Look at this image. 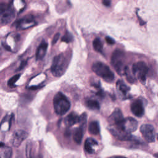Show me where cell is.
Masks as SVG:
<instances>
[{
	"label": "cell",
	"mask_w": 158,
	"mask_h": 158,
	"mask_svg": "<svg viewBox=\"0 0 158 158\" xmlns=\"http://www.w3.org/2000/svg\"><path fill=\"white\" fill-rule=\"evenodd\" d=\"M116 88L118 93L123 99H125L127 98V95L130 90V88L122 80H119L117 81Z\"/></svg>",
	"instance_id": "cell-13"
},
{
	"label": "cell",
	"mask_w": 158,
	"mask_h": 158,
	"mask_svg": "<svg viewBox=\"0 0 158 158\" xmlns=\"http://www.w3.org/2000/svg\"><path fill=\"white\" fill-rule=\"evenodd\" d=\"M15 12L12 7L8 4H0V22L6 25L10 23L14 19Z\"/></svg>",
	"instance_id": "cell-5"
},
{
	"label": "cell",
	"mask_w": 158,
	"mask_h": 158,
	"mask_svg": "<svg viewBox=\"0 0 158 158\" xmlns=\"http://www.w3.org/2000/svg\"><path fill=\"white\" fill-rule=\"evenodd\" d=\"M28 133L22 130H16L13 135L12 144L14 147H19L20 144L27 138Z\"/></svg>",
	"instance_id": "cell-10"
},
{
	"label": "cell",
	"mask_w": 158,
	"mask_h": 158,
	"mask_svg": "<svg viewBox=\"0 0 158 158\" xmlns=\"http://www.w3.org/2000/svg\"><path fill=\"white\" fill-rule=\"evenodd\" d=\"M106 41L109 44H113L115 43V41L112 38H110L109 36H106Z\"/></svg>",
	"instance_id": "cell-26"
},
{
	"label": "cell",
	"mask_w": 158,
	"mask_h": 158,
	"mask_svg": "<svg viewBox=\"0 0 158 158\" xmlns=\"http://www.w3.org/2000/svg\"><path fill=\"white\" fill-rule=\"evenodd\" d=\"M88 131L92 135H96L99 134V131H100L99 123L97 121L91 122L88 126Z\"/></svg>",
	"instance_id": "cell-18"
},
{
	"label": "cell",
	"mask_w": 158,
	"mask_h": 158,
	"mask_svg": "<svg viewBox=\"0 0 158 158\" xmlns=\"http://www.w3.org/2000/svg\"><path fill=\"white\" fill-rule=\"evenodd\" d=\"M26 64H27V61H26V60H23V61H22L21 63H20V66H19V67L18 69H17V70H22V69H23L24 67L26 65Z\"/></svg>",
	"instance_id": "cell-27"
},
{
	"label": "cell",
	"mask_w": 158,
	"mask_h": 158,
	"mask_svg": "<svg viewBox=\"0 0 158 158\" xmlns=\"http://www.w3.org/2000/svg\"><path fill=\"white\" fill-rule=\"evenodd\" d=\"M72 40H73V36L69 32H66L61 39L62 41H64V42H65L67 43L72 42Z\"/></svg>",
	"instance_id": "cell-22"
},
{
	"label": "cell",
	"mask_w": 158,
	"mask_h": 158,
	"mask_svg": "<svg viewBox=\"0 0 158 158\" xmlns=\"http://www.w3.org/2000/svg\"><path fill=\"white\" fill-rule=\"evenodd\" d=\"M102 2L103 5L105 6H110V0H102Z\"/></svg>",
	"instance_id": "cell-28"
},
{
	"label": "cell",
	"mask_w": 158,
	"mask_h": 158,
	"mask_svg": "<svg viewBox=\"0 0 158 158\" xmlns=\"http://www.w3.org/2000/svg\"><path fill=\"white\" fill-rule=\"evenodd\" d=\"M92 70L97 75L101 77L107 82H111L114 80V74L109 67L101 62H97L93 64Z\"/></svg>",
	"instance_id": "cell-2"
},
{
	"label": "cell",
	"mask_w": 158,
	"mask_h": 158,
	"mask_svg": "<svg viewBox=\"0 0 158 158\" xmlns=\"http://www.w3.org/2000/svg\"><path fill=\"white\" fill-rule=\"evenodd\" d=\"M148 72L147 65L142 61L138 62L133 65L132 72L134 75H136L141 82L146 81V77Z\"/></svg>",
	"instance_id": "cell-7"
},
{
	"label": "cell",
	"mask_w": 158,
	"mask_h": 158,
	"mask_svg": "<svg viewBox=\"0 0 158 158\" xmlns=\"http://www.w3.org/2000/svg\"><path fill=\"white\" fill-rule=\"evenodd\" d=\"M109 158H126V157H122V156H112V157H110Z\"/></svg>",
	"instance_id": "cell-29"
},
{
	"label": "cell",
	"mask_w": 158,
	"mask_h": 158,
	"mask_svg": "<svg viewBox=\"0 0 158 158\" xmlns=\"http://www.w3.org/2000/svg\"><path fill=\"white\" fill-rule=\"evenodd\" d=\"M35 23L33 16L31 15H27L24 16L22 19L15 22V24L16 28L20 30L26 29L32 27Z\"/></svg>",
	"instance_id": "cell-9"
},
{
	"label": "cell",
	"mask_w": 158,
	"mask_h": 158,
	"mask_svg": "<svg viewBox=\"0 0 158 158\" xmlns=\"http://www.w3.org/2000/svg\"><path fill=\"white\" fill-rule=\"evenodd\" d=\"M124 53L120 50H115L111 56V64L119 75L124 74Z\"/></svg>",
	"instance_id": "cell-4"
},
{
	"label": "cell",
	"mask_w": 158,
	"mask_h": 158,
	"mask_svg": "<svg viewBox=\"0 0 158 158\" xmlns=\"http://www.w3.org/2000/svg\"><path fill=\"white\" fill-rule=\"evenodd\" d=\"M59 36H60V33H57L54 35V38H53V39H52V44H54L55 43H57V40H58L59 38Z\"/></svg>",
	"instance_id": "cell-25"
},
{
	"label": "cell",
	"mask_w": 158,
	"mask_h": 158,
	"mask_svg": "<svg viewBox=\"0 0 158 158\" xmlns=\"http://www.w3.org/2000/svg\"><path fill=\"white\" fill-rule=\"evenodd\" d=\"M128 133L135 131L138 128V122L132 117H127L123 120L122 122L118 126L112 125Z\"/></svg>",
	"instance_id": "cell-6"
},
{
	"label": "cell",
	"mask_w": 158,
	"mask_h": 158,
	"mask_svg": "<svg viewBox=\"0 0 158 158\" xmlns=\"http://www.w3.org/2000/svg\"><path fill=\"white\" fill-rule=\"evenodd\" d=\"M157 139H158V135H157Z\"/></svg>",
	"instance_id": "cell-33"
},
{
	"label": "cell",
	"mask_w": 158,
	"mask_h": 158,
	"mask_svg": "<svg viewBox=\"0 0 158 158\" xmlns=\"http://www.w3.org/2000/svg\"><path fill=\"white\" fill-rule=\"evenodd\" d=\"M140 131L144 138L149 143L155 141V130L151 125L143 124L140 127Z\"/></svg>",
	"instance_id": "cell-8"
},
{
	"label": "cell",
	"mask_w": 158,
	"mask_h": 158,
	"mask_svg": "<svg viewBox=\"0 0 158 158\" xmlns=\"http://www.w3.org/2000/svg\"><path fill=\"white\" fill-rule=\"evenodd\" d=\"M131 112L136 117H141L144 115V109L142 102L139 100H135L133 101L130 106Z\"/></svg>",
	"instance_id": "cell-11"
},
{
	"label": "cell",
	"mask_w": 158,
	"mask_h": 158,
	"mask_svg": "<svg viewBox=\"0 0 158 158\" xmlns=\"http://www.w3.org/2000/svg\"><path fill=\"white\" fill-rule=\"evenodd\" d=\"M85 127V126H83L81 125L78 128H77L74 131V133L73 135V139L74 141L78 144H80L81 143L82 138L83 136Z\"/></svg>",
	"instance_id": "cell-17"
},
{
	"label": "cell",
	"mask_w": 158,
	"mask_h": 158,
	"mask_svg": "<svg viewBox=\"0 0 158 158\" xmlns=\"http://www.w3.org/2000/svg\"><path fill=\"white\" fill-rule=\"evenodd\" d=\"M93 46L94 49L99 52H102V43L99 38H96L93 40Z\"/></svg>",
	"instance_id": "cell-20"
},
{
	"label": "cell",
	"mask_w": 158,
	"mask_h": 158,
	"mask_svg": "<svg viewBox=\"0 0 158 158\" xmlns=\"http://www.w3.org/2000/svg\"><path fill=\"white\" fill-rule=\"evenodd\" d=\"M20 74H17L15 75H14V77H12V78H10L9 81H8V83H7V85L10 86H12L14 85L15 83L20 78Z\"/></svg>",
	"instance_id": "cell-23"
},
{
	"label": "cell",
	"mask_w": 158,
	"mask_h": 158,
	"mask_svg": "<svg viewBox=\"0 0 158 158\" xmlns=\"http://www.w3.org/2000/svg\"><path fill=\"white\" fill-rule=\"evenodd\" d=\"M2 45L4 46V48H5L6 49H7V50H9V51L10 50V49L9 48L8 46H7V45H6V44H2Z\"/></svg>",
	"instance_id": "cell-30"
},
{
	"label": "cell",
	"mask_w": 158,
	"mask_h": 158,
	"mask_svg": "<svg viewBox=\"0 0 158 158\" xmlns=\"http://www.w3.org/2000/svg\"><path fill=\"white\" fill-rule=\"evenodd\" d=\"M67 68L66 57L63 54H60L54 57L51 67V73L55 77L61 76Z\"/></svg>",
	"instance_id": "cell-3"
},
{
	"label": "cell",
	"mask_w": 158,
	"mask_h": 158,
	"mask_svg": "<svg viewBox=\"0 0 158 158\" xmlns=\"http://www.w3.org/2000/svg\"><path fill=\"white\" fill-rule=\"evenodd\" d=\"M27 158H41L40 156H34L31 152L27 150Z\"/></svg>",
	"instance_id": "cell-24"
},
{
	"label": "cell",
	"mask_w": 158,
	"mask_h": 158,
	"mask_svg": "<svg viewBox=\"0 0 158 158\" xmlns=\"http://www.w3.org/2000/svg\"><path fill=\"white\" fill-rule=\"evenodd\" d=\"M154 156H156L157 158H158V152H157V153H156V154Z\"/></svg>",
	"instance_id": "cell-32"
},
{
	"label": "cell",
	"mask_w": 158,
	"mask_h": 158,
	"mask_svg": "<svg viewBox=\"0 0 158 158\" xmlns=\"http://www.w3.org/2000/svg\"><path fill=\"white\" fill-rule=\"evenodd\" d=\"M124 75L126 76V78L127 79V80L130 82V83H134L135 81V79L134 78V77L131 75V74L130 73V70L126 66L125 68V70H124Z\"/></svg>",
	"instance_id": "cell-21"
},
{
	"label": "cell",
	"mask_w": 158,
	"mask_h": 158,
	"mask_svg": "<svg viewBox=\"0 0 158 158\" xmlns=\"http://www.w3.org/2000/svg\"><path fill=\"white\" fill-rule=\"evenodd\" d=\"M4 146V143H2V142H0V148L1 147H2Z\"/></svg>",
	"instance_id": "cell-31"
},
{
	"label": "cell",
	"mask_w": 158,
	"mask_h": 158,
	"mask_svg": "<svg viewBox=\"0 0 158 158\" xmlns=\"http://www.w3.org/2000/svg\"><path fill=\"white\" fill-rule=\"evenodd\" d=\"M0 116H1V112H0Z\"/></svg>",
	"instance_id": "cell-34"
},
{
	"label": "cell",
	"mask_w": 158,
	"mask_h": 158,
	"mask_svg": "<svg viewBox=\"0 0 158 158\" xmlns=\"http://www.w3.org/2000/svg\"><path fill=\"white\" fill-rule=\"evenodd\" d=\"M124 119L122 111L117 108L115 109V110L112 112V114L110 115L109 117V120L110 122L112 123V125L118 126L119 125Z\"/></svg>",
	"instance_id": "cell-12"
},
{
	"label": "cell",
	"mask_w": 158,
	"mask_h": 158,
	"mask_svg": "<svg viewBox=\"0 0 158 158\" xmlns=\"http://www.w3.org/2000/svg\"><path fill=\"white\" fill-rule=\"evenodd\" d=\"M98 142L91 138L86 139L85 142V149L89 154H93L94 152V148L98 146Z\"/></svg>",
	"instance_id": "cell-15"
},
{
	"label": "cell",
	"mask_w": 158,
	"mask_h": 158,
	"mask_svg": "<svg viewBox=\"0 0 158 158\" xmlns=\"http://www.w3.org/2000/svg\"><path fill=\"white\" fill-rule=\"evenodd\" d=\"M87 107L91 110H99L100 108L99 104L98 101L95 100L89 99L86 101Z\"/></svg>",
	"instance_id": "cell-19"
},
{
	"label": "cell",
	"mask_w": 158,
	"mask_h": 158,
	"mask_svg": "<svg viewBox=\"0 0 158 158\" xmlns=\"http://www.w3.org/2000/svg\"><path fill=\"white\" fill-rule=\"evenodd\" d=\"M48 48V43L43 41L36 49V58L37 60H41L44 58Z\"/></svg>",
	"instance_id": "cell-16"
},
{
	"label": "cell",
	"mask_w": 158,
	"mask_h": 158,
	"mask_svg": "<svg viewBox=\"0 0 158 158\" xmlns=\"http://www.w3.org/2000/svg\"><path fill=\"white\" fill-rule=\"evenodd\" d=\"M53 105L56 113L59 115L66 114L70 107V102L67 97L62 93L59 92L54 97Z\"/></svg>",
	"instance_id": "cell-1"
},
{
	"label": "cell",
	"mask_w": 158,
	"mask_h": 158,
	"mask_svg": "<svg viewBox=\"0 0 158 158\" xmlns=\"http://www.w3.org/2000/svg\"><path fill=\"white\" fill-rule=\"evenodd\" d=\"M80 121V117L75 112H71L65 118V124L67 127H72L75 124L78 123Z\"/></svg>",
	"instance_id": "cell-14"
}]
</instances>
